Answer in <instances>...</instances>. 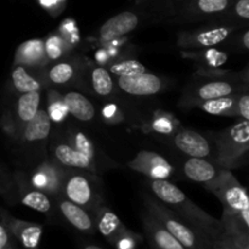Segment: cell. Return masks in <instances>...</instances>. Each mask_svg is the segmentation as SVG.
Here are the masks:
<instances>
[{
  "instance_id": "ac0fdd59",
  "label": "cell",
  "mask_w": 249,
  "mask_h": 249,
  "mask_svg": "<svg viewBox=\"0 0 249 249\" xmlns=\"http://www.w3.org/2000/svg\"><path fill=\"white\" fill-rule=\"evenodd\" d=\"M16 186L22 204L48 216L53 215V207L50 196L36 189L21 173L16 174Z\"/></svg>"
},
{
  "instance_id": "7a4b0ae2",
  "label": "cell",
  "mask_w": 249,
  "mask_h": 249,
  "mask_svg": "<svg viewBox=\"0 0 249 249\" xmlns=\"http://www.w3.org/2000/svg\"><path fill=\"white\" fill-rule=\"evenodd\" d=\"M247 90V80L230 72H206L197 74L184 89L180 106L196 107L201 102L216 97L237 95Z\"/></svg>"
},
{
  "instance_id": "83f0119b",
  "label": "cell",
  "mask_w": 249,
  "mask_h": 249,
  "mask_svg": "<svg viewBox=\"0 0 249 249\" xmlns=\"http://www.w3.org/2000/svg\"><path fill=\"white\" fill-rule=\"evenodd\" d=\"M185 57H190L192 60L201 63V66H206L208 70L211 68H218L223 66L228 61V53H223L220 50H215L213 48L201 49V50H190V53L184 51Z\"/></svg>"
},
{
  "instance_id": "484cf974",
  "label": "cell",
  "mask_w": 249,
  "mask_h": 249,
  "mask_svg": "<svg viewBox=\"0 0 249 249\" xmlns=\"http://www.w3.org/2000/svg\"><path fill=\"white\" fill-rule=\"evenodd\" d=\"M240 94L207 100V101L197 105L196 107L203 109L204 112L212 114V116L237 117V107H236V105H237V97Z\"/></svg>"
},
{
  "instance_id": "cb8c5ba5",
  "label": "cell",
  "mask_w": 249,
  "mask_h": 249,
  "mask_svg": "<svg viewBox=\"0 0 249 249\" xmlns=\"http://www.w3.org/2000/svg\"><path fill=\"white\" fill-rule=\"evenodd\" d=\"M12 88L19 94L41 91L46 87L41 70H32L24 66H15L11 72Z\"/></svg>"
},
{
  "instance_id": "ab89813d",
  "label": "cell",
  "mask_w": 249,
  "mask_h": 249,
  "mask_svg": "<svg viewBox=\"0 0 249 249\" xmlns=\"http://www.w3.org/2000/svg\"><path fill=\"white\" fill-rule=\"evenodd\" d=\"M39 1H40V4L43 5L44 9L53 10V9H56V7L62 6V4L65 0H39Z\"/></svg>"
},
{
  "instance_id": "4316f807",
  "label": "cell",
  "mask_w": 249,
  "mask_h": 249,
  "mask_svg": "<svg viewBox=\"0 0 249 249\" xmlns=\"http://www.w3.org/2000/svg\"><path fill=\"white\" fill-rule=\"evenodd\" d=\"M90 85L96 95L107 97L114 91V83L108 70L102 66L91 68L90 71Z\"/></svg>"
},
{
  "instance_id": "9a60e30c",
  "label": "cell",
  "mask_w": 249,
  "mask_h": 249,
  "mask_svg": "<svg viewBox=\"0 0 249 249\" xmlns=\"http://www.w3.org/2000/svg\"><path fill=\"white\" fill-rule=\"evenodd\" d=\"M141 224L143 232L152 249H186L167 229L160 225L150 213L141 212Z\"/></svg>"
},
{
  "instance_id": "74e56055",
  "label": "cell",
  "mask_w": 249,
  "mask_h": 249,
  "mask_svg": "<svg viewBox=\"0 0 249 249\" xmlns=\"http://www.w3.org/2000/svg\"><path fill=\"white\" fill-rule=\"evenodd\" d=\"M211 249H236V248L233 247L229 241H226L223 236L216 233V236L213 238V241H212Z\"/></svg>"
},
{
  "instance_id": "5bb4252c",
  "label": "cell",
  "mask_w": 249,
  "mask_h": 249,
  "mask_svg": "<svg viewBox=\"0 0 249 249\" xmlns=\"http://www.w3.org/2000/svg\"><path fill=\"white\" fill-rule=\"evenodd\" d=\"M82 68V62L77 58H66L55 61L53 65L41 68V75L45 85L53 87H65L75 82Z\"/></svg>"
},
{
  "instance_id": "8fae6325",
  "label": "cell",
  "mask_w": 249,
  "mask_h": 249,
  "mask_svg": "<svg viewBox=\"0 0 249 249\" xmlns=\"http://www.w3.org/2000/svg\"><path fill=\"white\" fill-rule=\"evenodd\" d=\"M232 4L233 0H187L178 18L197 21L225 17L231 14Z\"/></svg>"
},
{
  "instance_id": "b9f144b4",
  "label": "cell",
  "mask_w": 249,
  "mask_h": 249,
  "mask_svg": "<svg viewBox=\"0 0 249 249\" xmlns=\"http://www.w3.org/2000/svg\"><path fill=\"white\" fill-rule=\"evenodd\" d=\"M82 249H104L97 245H92V243H89V245H84Z\"/></svg>"
},
{
  "instance_id": "8d00e7d4",
  "label": "cell",
  "mask_w": 249,
  "mask_h": 249,
  "mask_svg": "<svg viewBox=\"0 0 249 249\" xmlns=\"http://www.w3.org/2000/svg\"><path fill=\"white\" fill-rule=\"evenodd\" d=\"M0 249H17L16 241L10 235L1 221H0Z\"/></svg>"
},
{
  "instance_id": "d6986e66",
  "label": "cell",
  "mask_w": 249,
  "mask_h": 249,
  "mask_svg": "<svg viewBox=\"0 0 249 249\" xmlns=\"http://www.w3.org/2000/svg\"><path fill=\"white\" fill-rule=\"evenodd\" d=\"M53 160L65 168L96 173V162L75 150L67 141L57 142L53 148Z\"/></svg>"
},
{
  "instance_id": "9c48e42d",
  "label": "cell",
  "mask_w": 249,
  "mask_h": 249,
  "mask_svg": "<svg viewBox=\"0 0 249 249\" xmlns=\"http://www.w3.org/2000/svg\"><path fill=\"white\" fill-rule=\"evenodd\" d=\"M128 167L150 180H167L174 174V167L169 160L153 151H140L133 160H129Z\"/></svg>"
},
{
  "instance_id": "30bf717a",
  "label": "cell",
  "mask_w": 249,
  "mask_h": 249,
  "mask_svg": "<svg viewBox=\"0 0 249 249\" xmlns=\"http://www.w3.org/2000/svg\"><path fill=\"white\" fill-rule=\"evenodd\" d=\"M0 221L4 224L14 240L24 249H39L43 226L15 218L5 211H0Z\"/></svg>"
},
{
  "instance_id": "d4e9b609",
  "label": "cell",
  "mask_w": 249,
  "mask_h": 249,
  "mask_svg": "<svg viewBox=\"0 0 249 249\" xmlns=\"http://www.w3.org/2000/svg\"><path fill=\"white\" fill-rule=\"evenodd\" d=\"M63 102L68 114L80 122H90L96 116L92 102L85 95L77 91H70L63 95Z\"/></svg>"
},
{
  "instance_id": "44dd1931",
  "label": "cell",
  "mask_w": 249,
  "mask_h": 249,
  "mask_svg": "<svg viewBox=\"0 0 249 249\" xmlns=\"http://www.w3.org/2000/svg\"><path fill=\"white\" fill-rule=\"evenodd\" d=\"M224 168L207 158L187 157L182 164V173L189 180L198 184H208L213 181Z\"/></svg>"
},
{
  "instance_id": "3957f363",
  "label": "cell",
  "mask_w": 249,
  "mask_h": 249,
  "mask_svg": "<svg viewBox=\"0 0 249 249\" xmlns=\"http://www.w3.org/2000/svg\"><path fill=\"white\" fill-rule=\"evenodd\" d=\"M143 209L164 226L186 249H211L212 240L180 218L155 196H143Z\"/></svg>"
},
{
  "instance_id": "e0dca14e",
  "label": "cell",
  "mask_w": 249,
  "mask_h": 249,
  "mask_svg": "<svg viewBox=\"0 0 249 249\" xmlns=\"http://www.w3.org/2000/svg\"><path fill=\"white\" fill-rule=\"evenodd\" d=\"M50 63L45 53L44 39H29L17 46L14 66H24L32 70H41Z\"/></svg>"
},
{
  "instance_id": "836d02e7",
  "label": "cell",
  "mask_w": 249,
  "mask_h": 249,
  "mask_svg": "<svg viewBox=\"0 0 249 249\" xmlns=\"http://www.w3.org/2000/svg\"><path fill=\"white\" fill-rule=\"evenodd\" d=\"M140 240V236L136 235L133 231H129L128 233L119 237L113 246L116 247V249H135L136 245H138Z\"/></svg>"
},
{
  "instance_id": "5b68a950",
  "label": "cell",
  "mask_w": 249,
  "mask_h": 249,
  "mask_svg": "<svg viewBox=\"0 0 249 249\" xmlns=\"http://www.w3.org/2000/svg\"><path fill=\"white\" fill-rule=\"evenodd\" d=\"M61 196L94 214L102 203L100 181L94 173L66 168Z\"/></svg>"
},
{
  "instance_id": "1f68e13d",
  "label": "cell",
  "mask_w": 249,
  "mask_h": 249,
  "mask_svg": "<svg viewBox=\"0 0 249 249\" xmlns=\"http://www.w3.org/2000/svg\"><path fill=\"white\" fill-rule=\"evenodd\" d=\"M67 142L71 143L77 151L84 153L85 156H88V157L95 160L96 152H95L94 142L84 133L78 130H72L70 133V135H68Z\"/></svg>"
},
{
  "instance_id": "f35d334b",
  "label": "cell",
  "mask_w": 249,
  "mask_h": 249,
  "mask_svg": "<svg viewBox=\"0 0 249 249\" xmlns=\"http://www.w3.org/2000/svg\"><path fill=\"white\" fill-rule=\"evenodd\" d=\"M102 116H104L108 122L114 123V122H116V117L117 116L121 117V114H119L118 109H117V107L114 106V104H111L108 105V106L105 107L104 111H102Z\"/></svg>"
},
{
  "instance_id": "6da1fadb",
  "label": "cell",
  "mask_w": 249,
  "mask_h": 249,
  "mask_svg": "<svg viewBox=\"0 0 249 249\" xmlns=\"http://www.w3.org/2000/svg\"><path fill=\"white\" fill-rule=\"evenodd\" d=\"M150 189L158 201L213 241L220 230V220L199 208L177 185L168 179L151 180Z\"/></svg>"
},
{
  "instance_id": "4dcf8cb0",
  "label": "cell",
  "mask_w": 249,
  "mask_h": 249,
  "mask_svg": "<svg viewBox=\"0 0 249 249\" xmlns=\"http://www.w3.org/2000/svg\"><path fill=\"white\" fill-rule=\"evenodd\" d=\"M45 109L51 122H55V123H62L68 116L67 108L63 102V95H60L57 91L49 92L48 107Z\"/></svg>"
},
{
  "instance_id": "277c9868",
  "label": "cell",
  "mask_w": 249,
  "mask_h": 249,
  "mask_svg": "<svg viewBox=\"0 0 249 249\" xmlns=\"http://www.w3.org/2000/svg\"><path fill=\"white\" fill-rule=\"evenodd\" d=\"M215 163L224 169H237L247 163L249 155V121L240 119L213 135Z\"/></svg>"
},
{
  "instance_id": "7bdbcfd3",
  "label": "cell",
  "mask_w": 249,
  "mask_h": 249,
  "mask_svg": "<svg viewBox=\"0 0 249 249\" xmlns=\"http://www.w3.org/2000/svg\"><path fill=\"white\" fill-rule=\"evenodd\" d=\"M150 249H152V248H150Z\"/></svg>"
},
{
  "instance_id": "7c38bea8",
  "label": "cell",
  "mask_w": 249,
  "mask_h": 249,
  "mask_svg": "<svg viewBox=\"0 0 249 249\" xmlns=\"http://www.w3.org/2000/svg\"><path fill=\"white\" fill-rule=\"evenodd\" d=\"M65 170L56 160H45L34 170L29 182L39 191L56 198L61 196Z\"/></svg>"
},
{
  "instance_id": "d590c367",
  "label": "cell",
  "mask_w": 249,
  "mask_h": 249,
  "mask_svg": "<svg viewBox=\"0 0 249 249\" xmlns=\"http://www.w3.org/2000/svg\"><path fill=\"white\" fill-rule=\"evenodd\" d=\"M231 12H233L238 19L248 21L249 19V0H233Z\"/></svg>"
},
{
  "instance_id": "603a6c76",
  "label": "cell",
  "mask_w": 249,
  "mask_h": 249,
  "mask_svg": "<svg viewBox=\"0 0 249 249\" xmlns=\"http://www.w3.org/2000/svg\"><path fill=\"white\" fill-rule=\"evenodd\" d=\"M51 124L53 122H51L46 109L39 108L36 116L22 126L17 138L23 143L40 142V141L46 140L50 135Z\"/></svg>"
},
{
  "instance_id": "f546056e",
  "label": "cell",
  "mask_w": 249,
  "mask_h": 249,
  "mask_svg": "<svg viewBox=\"0 0 249 249\" xmlns=\"http://www.w3.org/2000/svg\"><path fill=\"white\" fill-rule=\"evenodd\" d=\"M108 72L116 77H129V75L140 74L147 72L145 65L134 58L119 60L108 66Z\"/></svg>"
},
{
  "instance_id": "ba28073f",
  "label": "cell",
  "mask_w": 249,
  "mask_h": 249,
  "mask_svg": "<svg viewBox=\"0 0 249 249\" xmlns=\"http://www.w3.org/2000/svg\"><path fill=\"white\" fill-rule=\"evenodd\" d=\"M173 146L187 157L207 158L215 162V143L213 136H206L191 129H178L173 134Z\"/></svg>"
},
{
  "instance_id": "2e32d148",
  "label": "cell",
  "mask_w": 249,
  "mask_h": 249,
  "mask_svg": "<svg viewBox=\"0 0 249 249\" xmlns=\"http://www.w3.org/2000/svg\"><path fill=\"white\" fill-rule=\"evenodd\" d=\"M57 208L66 221L79 232L85 235H94L96 232L94 216L83 207L68 201L65 197H56Z\"/></svg>"
},
{
  "instance_id": "7402d4cb",
  "label": "cell",
  "mask_w": 249,
  "mask_h": 249,
  "mask_svg": "<svg viewBox=\"0 0 249 249\" xmlns=\"http://www.w3.org/2000/svg\"><path fill=\"white\" fill-rule=\"evenodd\" d=\"M40 91L26 92V94L19 95V97L17 99L16 106H15L14 118L11 119V125L14 128L16 136H18L22 126L36 116V113L40 108Z\"/></svg>"
},
{
  "instance_id": "8992f818",
  "label": "cell",
  "mask_w": 249,
  "mask_h": 249,
  "mask_svg": "<svg viewBox=\"0 0 249 249\" xmlns=\"http://www.w3.org/2000/svg\"><path fill=\"white\" fill-rule=\"evenodd\" d=\"M204 187L213 194L223 204V213L241 216L249 223V199L247 191L231 173L223 169L213 181L204 184Z\"/></svg>"
},
{
  "instance_id": "4fadbf2b",
  "label": "cell",
  "mask_w": 249,
  "mask_h": 249,
  "mask_svg": "<svg viewBox=\"0 0 249 249\" xmlns=\"http://www.w3.org/2000/svg\"><path fill=\"white\" fill-rule=\"evenodd\" d=\"M117 85L125 94L131 96L146 97L153 96L160 92L164 88L162 78L153 73L143 72L129 77H117Z\"/></svg>"
},
{
  "instance_id": "d6a6232c",
  "label": "cell",
  "mask_w": 249,
  "mask_h": 249,
  "mask_svg": "<svg viewBox=\"0 0 249 249\" xmlns=\"http://www.w3.org/2000/svg\"><path fill=\"white\" fill-rule=\"evenodd\" d=\"M151 128L158 134L172 135L178 130V122H175L174 118L168 113L156 114L151 122Z\"/></svg>"
},
{
  "instance_id": "52a82bcc",
  "label": "cell",
  "mask_w": 249,
  "mask_h": 249,
  "mask_svg": "<svg viewBox=\"0 0 249 249\" xmlns=\"http://www.w3.org/2000/svg\"><path fill=\"white\" fill-rule=\"evenodd\" d=\"M238 27L240 26L233 22H221L203 28L184 31L178 36L177 44L182 50H201L213 48L230 38Z\"/></svg>"
},
{
  "instance_id": "e575fe53",
  "label": "cell",
  "mask_w": 249,
  "mask_h": 249,
  "mask_svg": "<svg viewBox=\"0 0 249 249\" xmlns=\"http://www.w3.org/2000/svg\"><path fill=\"white\" fill-rule=\"evenodd\" d=\"M237 117L240 119H245V121H249V94L248 90L241 92L237 97Z\"/></svg>"
},
{
  "instance_id": "ffe728a7",
  "label": "cell",
  "mask_w": 249,
  "mask_h": 249,
  "mask_svg": "<svg viewBox=\"0 0 249 249\" xmlns=\"http://www.w3.org/2000/svg\"><path fill=\"white\" fill-rule=\"evenodd\" d=\"M96 230L108 241L111 245H114L116 241L123 235L128 233L129 229L121 221L114 212H112L108 207L101 204L97 207L96 211L92 214Z\"/></svg>"
},
{
  "instance_id": "f1b7e54d",
  "label": "cell",
  "mask_w": 249,
  "mask_h": 249,
  "mask_svg": "<svg viewBox=\"0 0 249 249\" xmlns=\"http://www.w3.org/2000/svg\"><path fill=\"white\" fill-rule=\"evenodd\" d=\"M45 43V53L49 61H58L62 57H67L72 50V44L61 33L53 34L44 40Z\"/></svg>"
},
{
  "instance_id": "60d3db41",
  "label": "cell",
  "mask_w": 249,
  "mask_h": 249,
  "mask_svg": "<svg viewBox=\"0 0 249 249\" xmlns=\"http://www.w3.org/2000/svg\"><path fill=\"white\" fill-rule=\"evenodd\" d=\"M242 43H243V48L248 49L249 48V32L247 29H245L242 36Z\"/></svg>"
}]
</instances>
